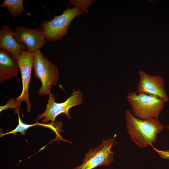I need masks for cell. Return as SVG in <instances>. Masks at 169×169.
Segmentation results:
<instances>
[{
    "label": "cell",
    "mask_w": 169,
    "mask_h": 169,
    "mask_svg": "<svg viewBox=\"0 0 169 169\" xmlns=\"http://www.w3.org/2000/svg\"><path fill=\"white\" fill-rule=\"evenodd\" d=\"M127 131L133 141L139 147L153 146L157 136L162 131L164 126L158 119L150 118L141 119L135 116L129 110L125 112Z\"/></svg>",
    "instance_id": "1"
},
{
    "label": "cell",
    "mask_w": 169,
    "mask_h": 169,
    "mask_svg": "<svg viewBox=\"0 0 169 169\" xmlns=\"http://www.w3.org/2000/svg\"><path fill=\"white\" fill-rule=\"evenodd\" d=\"M126 98L133 115L143 120L150 118L158 119L166 102L157 96L136 91L129 92Z\"/></svg>",
    "instance_id": "2"
},
{
    "label": "cell",
    "mask_w": 169,
    "mask_h": 169,
    "mask_svg": "<svg viewBox=\"0 0 169 169\" xmlns=\"http://www.w3.org/2000/svg\"><path fill=\"white\" fill-rule=\"evenodd\" d=\"M33 68L35 76L40 81L41 85L38 94L49 95L53 86L56 85L59 79L58 68L41 52L40 49L35 52Z\"/></svg>",
    "instance_id": "3"
},
{
    "label": "cell",
    "mask_w": 169,
    "mask_h": 169,
    "mask_svg": "<svg viewBox=\"0 0 169 169\" xmlns=\"http://www.w3.org/2000/svg\"><path fill=\"white\" fill-rule=\"evenodd\" d=\"M83 13L82 9L76 6L64 10L62 14L55 16L51 21L44 22L41 28L44 32L46 39L50 41L59 40L67 34L73 19Z\"/></svg>",
    "instance_id": "4"
},
{
    "label": "cell",
    "mask_w": 169,
    "mask_h": 169,
    "mask_svg": "<svg viewBox=\"0 0 169 169\" xmlns=\"http://www.w3.org/2000/svg\"><path fill=\"white\" fill-rule=\"evenodd\" d=\"M49 98L45 111L38 115L36 120L44 119L41 120L43 123L51 121L53 122L56 117L59 114L64 113L66 118H71L69 113L71 107L81 104L83 101V93L80 90L74 91L71 95L65 101L58 103L55 100V97L51 92L49 95Z\"/></svg>",
    "instance_id": "5"
},
{
    "label": "cell",
    "mask_w": 169,
    "mask_h": 169,
    "mask_svg": "<svg viewBox=\"0 0 169 169\" xmlns=\"http://www.w3.org/2000/svg\"><path fill=\"white\" fill-rule=\"evenodd\" d=\"M115 142L113 137L103 140L97 147L89 150L83 163L73 169H92L99 166L110 165L114 160V152L111 149Z\"/></svg>",
    "instance_id": "6"
},
{
    "label": "cell",
    "mask_w": 169,
    "mask_h": 169,
    "mask_svg": "<svg viewBox=\"0 0 169 169\" xmlns=\"http://www.w3.org/2000/svg\"><path fill=\"white\" fill-rule=\"evenodd\" d=\"M34 56L35 52L23 50L17 61L22 79V90L16 100L21 104L24 102L28 112H30L31 106L29 99V86Z\"/></svg>",
    "instance_id": "7"
},
{
    "label": "cell",
    "mask_w": 169,
    "mask_h": 169,
    "mask_svg": "<svg viewBox=\"0 0 169 169\" xmlns=\"http://www.w3.org/2000/svg\"><path fill=\"white\" fill-rule=\"evenodd\" d=\"M139 74V81L136 90L137 92L157 96L165 102L168 101L169 98L164 89L165 81L162 76L150 75L143 71H140Z\"/></svg>",
    "instance_id": "8"
},
{
    "label": "cell",
    "mask_w": 169,
    "mask_h": 169,
    "mask_svg": "<svg viewBox=\"0 0 169 169\" xmlns=\"http://www.w3.org/2000/svg\"><path fill=\"white\" fill-rule=\"evenodd\" d=\"M15 30V39L24 45L28 51L35 52L46 43L44 32L41 28L32 29L17 26Z\"/></svg>",
    "instance_id": "9"
},
{
    "label": "cell",
    "mask_w": 169,
    "mask_h": 169,
    "mask_svg": "<svg viewBox=\"0 0 169 169\" xmlns=\"http://www.w3.org/2000/svg\"><path fill=\"white\" fill-rule=\"evenodd\" d=\"M16 34L15 31L9 26L7 25L2 26L0 30V48L10 53L17 61L21 51L25 50V46L16 40Z\"/></svg>",
    "instance_id": "10"
},
{
    "label": "cell",
    "mask_w": 169,
    "mask_h": 169,
    "mask_svg": "<svg viewBox=\"0 0 169 169\" xmlns=\"http://www.w3.org/2000/svg\"><path fill=\"white\" fill-rule=\"evenodd\" d=\"M18 63L11 54L7 51L0 49V83L17 76Z\"/></svg>",
    "instance_id": "11"
},
{
    "label": "cell",
    "mask_w": 169,
    "mask_h": 169,
    "mask_svg": "<svg viewBox=\"0 0 169 169\" xmlns=\"http://www.w3.org/2000/svg\"><path fill=\"white\" fill-rule=\"evenodd\" d=\"M23 2V0H5L0 5V7H7L12 16L17 17L25 12Z\"/></svg>",
    "instance_id": "12"
},
{
    "label": "cell",
    "mask_w": 169,
    "mask_h": 169,
    "mask_svg": "<svg viewBox=\"0 0 169 169\" xmlns=\"http://www.w3.org/2000/svg\"><path fill=\"white\" fill-rule=\"evenodd\" d=\"M19 108H18L15 110V112L17 114L18 116V125L12 131L6 133L1 134L0 136L4 135L10 134H15L18 132L20 133L22 135H24L25 131L28 128L36 125H40L45 126L46 124H40L37 122L33 124H27L23 123L20 118L19 112Z\"/></svg>",
    "instance_id": "13"
},
{
    "label": "cell",
    "mask_w": 169,
    "mask_h": 169,
    "mask_svg": "<svg viewBox=\"0 0 169 169\" xmlns=\"http://www.w3.org/2000/svg\"><path fill=\"white\" fill-rule=\"evenodd\" d=\"M21 104L16 101V99L11 98L9 99L6 105L3 106H0V111L8 108H20Z\"/></svg>",
    "instance_id": "14"
},
{
    "label": "cell",
    "mask_w": 169,
    "mask_h": 169,
    "mask_svg": "<svg viewBox=\"0 0 169 169\" xmlns=\"http://www.w3.org/2000/svg\"><path fill=\"white\" fill-rule=\"evenodd\" d=\"M70 1L72 4L76 5V6L81 9H83L86 12L87 11V8L93 2L92 1H89L87 3H85L87 1L70 0Z\"/></svg>",
    "instance_id": "15"
},
{
    "label": "cell",
    "mask_w": 169,
    "mask_h": 169,
    "mask_svg": "<svg viewBox=\"0 0 169 169\" xmlns=\"http://www.w3.org/2000/svg\"><path fill=\"white\" fill-rule=\"evenodd\" d=\"M153 150L156 151L160 156L164 159H169V150L166 151L158 150L154 147H153Z\"/></svg>",
    "instance_id": "16"
},
{
    "label": "cell",
    "mask_w": 169,
    "mask_h": 169,
    "mask_svg": "<svg viewBox=\"0 0 169 169\" xmlns=\"http://www.w3.org/2000/svg\"><path fill=\"white\" fill-rule=\"evenodd\" d=\"M167 128L168 130H169V125L167 126Z\"/></svg>",
    "instance_id": "17"
}]
</instances>
